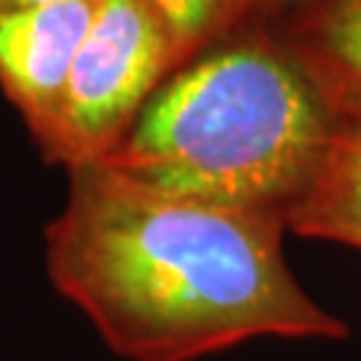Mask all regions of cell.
Here are the masks:
<instances>
[{"label":"cell","mask_w":361,"mask_h":361,"mask_svg":"<svg viewBox=\"0 0 361 361\" xmlns=\"http://www.w3.org/2000/svg\"><path fill=\"white\" fill-rule=\"evenodd\" d=\"M46 231L54 286L129 361H193L255 337L343 340L348 326L295 281L284 217L147 193L73 166Z\"/></svg>","instance_id":"obj_1"},{"label":"cell","mask_w":361,"mask_h":361,"mask_svg":"<svg viewBox=\"0 0 361 361\" xmlns=\"http://www.w3.org/2000/svg\"><path fill=\"white\" fill-rule=\"evenodd\" d=\"M335 123L302 54L241 38L171 73L97 164L147 193L286 222L322 169Z\"/></svg>","instance_id":"obj_2"},{"label":"cell","mask_w":361,"mask_h":361,"mask_svg":"<svg viewBox=\"0 0 361 361\" xmlns=\"http://www.w3.org/2000/svg\"><path fill=\"white\" fill-rule=\"evenodd\" d=\"M177 70L171 32L150 0H99L40 147L46 161L67 169L102 161Z\"/></svg>","instance_id":"obj_3"},{"label":"cell","mask_w":361,"mask_h":361,"mask_svg":"<svg viewBox=\"0 0 361 361\" xmlns=\"http://www.w3.org/2000/svg\"><path fill=\"white\" fill-rule=\"evenodd\" d=\"M99 0H70L0 16V89L38 147L49 142L67 78Z\"/></svg>","instance_id":"obj_4"},{"label":"cell","mask_w":361,"mask_h":361,"mask_svg":"<svg viewBox=\"0 0 361 361\" xmlns=\"http://www.w3.org/2000/svg\"><path fill=\"white\" fill-rule=\"evenodd\" d=\"M326 97L337 116L335 134L308 193L286 217V228L361 249V102L329 91Z\"/></svg>","instance_id":"obj_5"},{"label":"cell","mask_w":361,"mask_h":361,"mask_svg":"<svg viewBox=\"0 0 361 361\" xmlns=\"http://www.w3.org/2000/svg\"><path fill=\"white\" fill-rule=\"evenodd\" d=\"M300 54L329 94L361 102V0H322Z\"/></svg>","instance_id":"obj_6"},{"label":"cell","mask_w":361,"mask_h":361,"mask_svg":"<svg viewBox=\"0 0 361 361\" xmlns=\"http://www.w3.org/2000/svg\"><path fill=\"white\" fill-rule=\"evenodd\" d=\"M166 22L180 67L271 0H150Z\"/></svg>","instance_id":"obj_7"},{"label":"cell","mask_w":361,"mask_h":361,"mask_svg":"<svg viewBox=\"0 0 361 361\" xmlns=\"http://www.w3.org/2000/svg\"><path fill=\"white\" fill-rule=\"evenodd\" d=\"M56 3H70V0H0V16L32 11V8H46V6H56Z\"/></svg>","instance_id":"obj_8"}]
</instances>
